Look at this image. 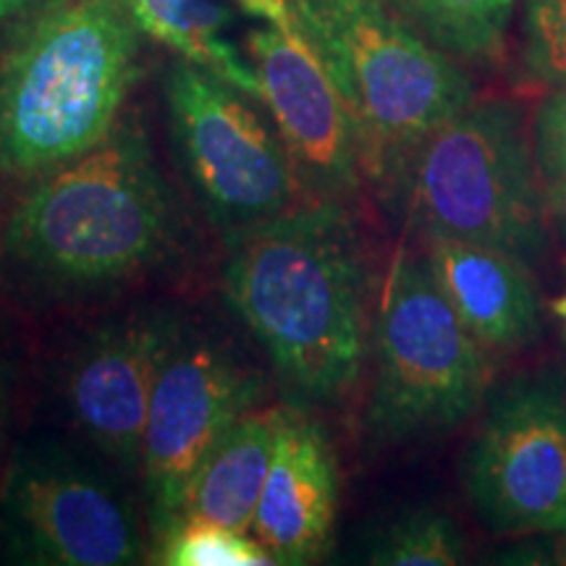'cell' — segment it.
<instances>
[{
  "instance_id": "30bf717a",
  "label": "cell",
  "mask_w": 566,
  "mask_h": 566,
  "mask_svg": "<svg viewBox=\"0 0 566 566\" xmlns=\"http://www.w3.org/2000/svg\"><path fill=\"white\" fill-rule=\"evenodd\" d=\"M0 530L11 554L42 566H126L147 537L108 480L51 449H24L0 488Z\"/></svg>"
},
{
  "instance_id": "7a4b0ae2",
  "label": "cell",
  "mask_w": 566,
  "mask_h": 566,
  "mask_svg": "<svg viewBox=\"0 0 566 566\" xmlns=\"http://www.w3.org/2000/svg\"><path fill=\"white\" fill-rule=\"evenodd\" d=\"M174 242L171 187L145 126L124 118L90 153L34 176L0 226V260L38 292L82 296L150 273Z\"/></svg>"
},
{
  "instance_id": "ac0fdd59",
  "label": "cell",
  "mask_w": 566,
  "mask_h": 566,
  "mask_svg": "<svg viewBox=\"0 0 566 566\" xmlns=\"http://www.w3.org/2000/svg\"><path fill=\"white\" fill-rule=\"evenodd\" d=\"M467 541L454 516L436 506H415L375 533L367 564L375 566H457Z\"/></svg>"
},
{
  "instance_id": "ffe728a7",
  "label": "cell",
  "mask_w": 566,
  "mask_h": 566,
  "mask_svg": "<svg viewBox=\"0 0 566 566\" xmlns=\"http://www.w3.org/2000/svg\"><path fill=\"white\" fill-rule=\"evenodd\" d=\"M516 55L530 87H566V0H520Z\"/></svg>"
},
{
  "instance_id": "8992f818",
  "label": "cell",
  "mask_w": 566,
  "mask_h": 566,
  "mask_svg": "<svg viewBox=\"0 0 566 566\" xmlns=\"http://www.w3.org/2000/svg\"><path fill=\"white\" fill-rule=\"evenodd\" d=\"M367 443L388 449L459 428L485 405V346L459 321L424 263L401 247L388 265L370 328Z\"/></svg>"
},
{
  "instance_id": "603a6c76",
  "label": "cell",
  "mask_w": 566,
  "mask_h": 566,
  "mask_svg": "<svg viewBox=\"0 0 566 566\" xmlns=\"http://www.w3.org/2000/svg\"><path fill=\"white\" fill-rule=\"evenodd\" d=\"M551 566H566V533L551 535Z\"/></svg>"
},
{
  "instance_id": "e0dca14e",
  "label": "cell",
  "mask_w": 566,
  "mask_h": 566,
  "mask_svg": "<svg viewBox=\"0 0 566 566\" xmlns=\"http://www.w3.org/2000/svg\"><path fill=\"white\" fill-rule=\"evenodd\" d=\"M430 45L462 66L504 59L520 0H388Z\"/></svg>"
},
{
  "instance_id": "5bb4252c",
  "label": "cell",
  "mask_w": 566,
  "mask_h": 566,
  "mask_svg": "<svg viewBox=\"0 0 566 566\" xmlns=\"http://www.w3.org/2000/svg\"><path fill=\"white\" fill-rule=\"evenodd\" d=\"M420 244L438 289L485 349H522L541 336L543 302L533 268L506 252L454 239Z\"/></svg>"
},
{
  "instance_id": "4fadbf2b",
  "label": "cell",
  "mask_w": 566,
  "mask_h": 566,
  "mask_svg": "<svg viewBox=\"0 0 566 566\" xmlns=\"http://www.w3.org/2000/svg\"><path fill=\"white\" fill-rule=\"evenodd\" d=\"M338 493V459L323 424L300 405L279 407L273 462L250 535L273 564H313L334 537Z\"/></svg>"
},
{
  "instance_id": "cb8c5ba5",
  "label": "cell",
  "mask_w": 566,
  "mask_h": 566,
  "mask_svg": "<svg viewBox=\"0 0 566 566\" xmlns=\"http://www.w3.org/2000/svg\"><path fill=\"white\" fill-rule=\"evenodd\" d=\"M551 310H554V313L562 317V321L566 323V294L564 296H558V300H554L551 302Z\"/></svg>"
},
{
  "instance_id": "5b68a950",
  "label": "cell",
  "mask_w": 566,
  "mask_h": 566,
  "mask_svg": "<svg viewBox=\"0 0 566 566\" xmlns=\"http://www.w3.org/2000/svg\"><path fill=\"white\" fill-rule=\"evenodd\" d=\"M286 9L359 126L367 181L478 97L467 66L388 0H286Z\"/></svg>"
},
{
  "instance_id": "9a60e30c",
  "label": "cell",
  "mask_w": 566,
  "mask_h": 566,
  "mask_svg": "<svg viewBox=\"0 0 566 566\" xmlns=\"http://www.w3.org/2000/svg\"><path fill=\"white\" fill-rule=\"evenodd\" d=\"M279 407L250 409L212 446L184 501L181 520L250 533L275 449Z\"/></svg>"
},
{
  "instance_id": "3957f363",
  "label": "cell",
  "mask_w": 566,
  "mask_h": 566,
  "mask_svg": "<svg viewBox=\"0 0 566 566\" xmlns=\"http://www.w3.org/2000/svg\"><path fill=\"white\" fill-rule=\"evenodd\" d=\"M145 32L126 0H51L0 61V171H53L122 122Z\"/></svg>"
},
{
  "instance_id": "277c9868",
  "label": "cell",
  "mask_w": 566,
  "mask_h": 566,
  "mask_svg": "<svg viewBox=\"0 0 566 566\" xmlns=\"http://www.w3.org/2000/svg\"><path fill=\"white\" fill-rule=\"evenodd\" d=\"M420 242L454 239L535 268L551 247L533 153V116L514 97H475L417 139L375 181Z\"/></svg>"
},
{
  "instance_id": "7c38bea8",
  "label": "cell",
  "mask_w": 566,
  "mask_h": 566,
  "mask_svg": "<svg viewBox=\"0 0 566 566\" xmlns=\"http://www.w3.org/2000/svg\"><path fill=\"white\" fill-rule=\"evenodd\" d=\"M179 331L168 310H134L92 331L71 357L69 412L113 462L139 467L155 384Z\"/></svg>"
},
{
  "instance_id": "d4e9b609",
  "label": "cell",
  "mask_w": 566,
  "mask_h": 566,
  "mask_svg": "<svg viewBox=\"0 0 566 566\" xmlns=\"http://www.w3.org/2000/svg\"><path fill=\"white\" fill-rule=\"evenodd\" d=\"M6 415V386H3V373H0V424H3Z\"/></svg>"
},
{
  "instance_id": "52a82bcc",
  "label": "cell",
  "mask_w": 566,
  "mask_h": 566,
  "mask_svg": "<svg viewBox=\"0 0 566 566\" xmlns=\"http://www.w3.org/2000/svg\"><path fill=\"white\" fill-rule=\"evenodd\" d=\"M163 95L179 168L223 233L304 202L300 174L258 101L179 55L166 71Z\"/></svg>"
},
{
  "instance_id": "d6986e66",
  "label": "cell",
  "mask_w": 566,
  "mask_h": 566,
  "mask_svg": "<svg viewBox=\"0 0 566 566\" xmlns=\"http://www.w3.org/2000/svg\"><path fill=\"white\" fill-rule=\"evenodd\" d=\"M155 562L166 566H271V556L250 533L181 520L153 543Z\"/></svg>"
},
{
  "instance_id": "7402d4cb",
  "label": "cell",
  "mask_w": 566,
  "mask_h": 566,
  "mask_svg": "<svg viewBox=\"0 0 566 566\" xmlns=\"http://www.w3.org/2000/svg\"><path fill=\"white\" fill-rule=\"evenodd\" d=\"M34 3L38 0H0V27H6L24 11H30Z\"/></svg>"
},
{
  "instance_id": "6da1fadb",
  "label": "cell",
  "mask_w": 566,
  "mask_h": 566,
  "mask_svg": "<svg viewBox=\"0 0 566 566\" xmlns=\"http://www.w3.org/2000/svg\"><path fill=\"white\" fill-rule=\"evenodd\" d=\"M221 292L294 405L331 407L363 378L370 268L344 200L310 197L223 233Z\"/></svg>"
},
{
  "instance_id": "8fae6325",
  "label": "cell",
  "mask_w": 566,
  "mask_h": 566,
  "mask_svg": "<svg viewBox=\"0 0 566 566\" xmlns=\"http://www.w3.org/2000/svg\"><path fill=\"white\" fill-rule=\"evenodd\" d=\"M260 105L286 145L307 197L349 200L367 181L363 134L349 105L294 21H260L244 34Z\"/></svg>"
},
{
  "instance_id": "ba28073f",
  "label": "cell",
  "mask_w": 566,
  "mask_h": 566,
  "mask_svg": "<svg viewBox=\"0 0 566 566\" xmlns=\"http://www.w3.org/2000/svg\"><path fill=\"white\" fill-rule=\"evenodd\" d=\"M459 475L491 533H566V365L520 373L485 396Z\"/></svg>"
},
{
  "instance_id": "9c48e42d",
  "label": "cell",
  "mask_w": 566,
  "mask_h": 566,
  "mask_svg": "<svg viewBox=\"0 0 566 566\" xmlns=\"http://www.w3.org/2000/svg\"><path fill=\"white\" fill-rule=\"evenodd\" d=\"M260 396L263 375L226 338L181 325L160 367L142 441L153 543L179 522L189 485L212 446L258 407Z\"/></svg>"
},
{
  "instance_id": "2e32d148",
  "label": "cell",
  "mask_w": 566,
  "mask_h": 566,
  "mask_svg": "<svg viewBox=\"0 0 566 566\" xmlns=\"http://www.w3.org/2000/svg\"><path fill=\"white\" fill-rule=\"evenodd\" d=\"M134 21L179 59L221 76L260 103V80L250 53L233 40V0H126Z\"/></svg>"
},
{
  "instance_id": "44dd1931",
  "label": "cell",
  "mask_w": 566,
  "mask_h": 566,
  "mask_svg": "<svg viewBox=\"0 0 566 566\" xmlns=\"http://www.w3.org/2000/svg\"><path fill=\"white\" fill-rule=\"evenodd\" d=\"M533 153L551 229L566 242V87L548 90L537 103Z\"/></svg>"
}]
</instances>
